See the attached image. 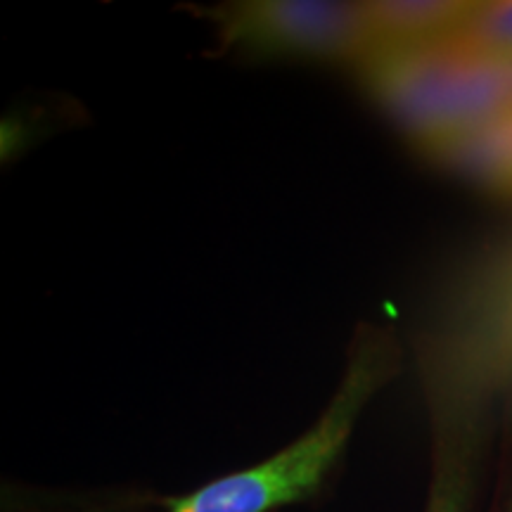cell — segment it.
<instances>
[{
	"instance_id": "cell-1",
	"label": "cell",
	"mask_w": 512,
	"mask_h": 512,
	"mask_svg": "<svg viewBox=\"0 0 512 512\" xmlns=\"http://www.w3.org/2000/svg\"><path fill=\"white\" fill-rule=\"evenodd\" d=\"M401 344L389 328L361 323L337 392L309 432L264 463L169 501L166 512H271L309 498L347 448L363 408L401 370Z\"/></svg>"
},
{
	"instance_id": "cell-8",
	"label": "cell",
	"mask_w": 512,
	"mask_h": 512,
	"mask_svg": "<svg viewBox=\"0 0 512 512\" xmlns=\"http://www.w3.org/2000/svg\"><path fill=\"white\" fill-rule=\"evenodd\" d=\"M505 62H508V72H510V83H512V57H510V60H505Z\"/></svg>"
},
{
	"instance_id": "cell-4",
	"label": "cell",
	"mask_w": 512,
	"mask_h": 512,
	"mask_svg": "<svg viewBox=\"0 0 512 512\" xmlns=\"http://www.w3.org/2000/svg\"><path fill=\"white\" fill-rule=\"evenodd\" d=\"M427 157L491 195L512 200V112L456 133Z\"/></svg>"
},
{
	"instance_id": "cell-5",
	"label": "cell",
	"mask_w": 512,
	"mask_h": 512,
	"mask_svg": "<svg viewBox=\"0 0 512 512\" xmlns=\"http://www.w3.org/2000/svg\"><path fill=\"white\" fill-rule=\"evenodd\" d=\"M375 48L415 46L456 36L470 0H373L366 3ZM373 48V50H375Z\"/></svg>"
},
{
	"instance_id": "cell-7",
	"label": "cell",
	"mask_w": 512,
	"mask_h": 512,
	"mask_svg": "<svg viewBox=\"0 0 512 512\" xmlns=\"http://www.w3.org/2000/svg\"><path fill=\"white\" fill-rule=\"evenodd\" d=\"M458 46L510 60L512 57V0H484L472 3L465 22L453 36Z\"/></svg>"
},
{
	"instance_id": "cell-6",
	"label": "cell",
	"mask_w": 512,
	"mask_h": 512,
	"mask_svg": "<svg viewBox=\"0 0 512 512\" xmlns=\"http://www.w3.org/2000/svg\"><path fill=\"white\" fill-rule=\"evenodd\" d=\"M486 394V392H484ZM484 394L479 396L472 406L470 415H467L463 434H453V418L448 413V406L439 394H434L437 408L444 418V439L439 444V460H437V475L432 482V494L427 512H465L467 505V489H470V441H467L465 430L472 425V415L479 408V403L484 401Z\"/></svg>"
},
{
	"instance_id": "cell-3",
	"label": "cell",
	"mask_w": 512,
	"mask_h": 512,
	"mask_svg": "<svg viewBox=\"0 0 512 512\" xmlns=\"http://www.w3.org/2000/svg\"><path fill=\"white\" fill-rule=\"evenodd\" d=\"M465 50L453 38L382 46L356 64L361 83L425 155L465 128Z\"/></svg>"
},
{
	"instance_id": "cell-2",
	"label": "cell",
	"mask_w": 512,
	"mask_h": 512,
	"mask_svg": "<svg viewBox=\"0 0 512 512\" xmlns=\"http://www.w3.org/2000/svg\"><path fill=\"white\" fill-rule=\"evenodd\" d=\"M221 50L252 60L356 64L373 53L366 3L349 0H230L197 5Z\"/></svg>"
}]
</instances>
